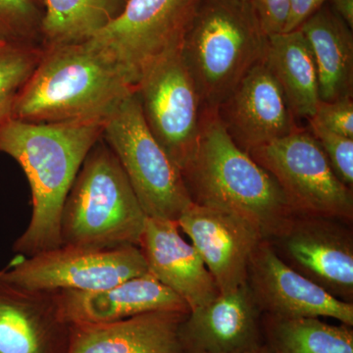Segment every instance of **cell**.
Returning <instances> with one entry per match:
<instances>
[{
  "label": "cell",
  "mask_w": 353,
  "mask_h": 353,
  "mask_svg": "<svg viewBox=\"0 0 353 353\" xmlns=\"http://www.w3.org/2000/svg\"><path fill=\"white\" fill-rule=\"evenodd\" d=\"M105 120L0 122V152L17 161L32 192V217L14 243L28 257L61 245L60 220L65 199L88 152L102 139Z\"/></svg>",
  "instance_id": "obj_1"
},
{
  "label": "cell",
  "mask_w": 353,
  "mask_h": 353,
  "mask_svg": "<svg viewBox=\"0 0 353 353\" xmlns=\"http://www.w3.org/2000/svg\"><path fill=\"white\" fill-rule=\"evenodd\" d=\"M181 173L194 203L245 218L265 240L296 216L274 176L234 143L217 109H203L196 150Z\"/></svg>",
  "instance_id": "obj_2"
},
{
  "label": "cell",
  "mask_w": 353,
  "mask_h": 353,
  "mask_svg": "<svg viewBox=\"0 0 353 353\" xmlns=\"http://www.w3.org/2000/svg\"><path fill=\"white\" fill-rule=\"evenodd\" d=\"M43 48L38 66L14 99L11 117L15 119L104 120L136 90L124 70L88 41Z\"/></svg>",
  "instance_id": "obj_3"
},
{
  "label": "cell",
  "mask_w": 353,
  "mask_h": 353,
  "mask_svg": "<svg viewBox=\"0 0 353 353\" xmlns=\"http://www.w3.org/2000/svg\"><path fill=\"white\" fill-rule=\"evenodd\" d=\"M267 36L245 0H201L182 43V55L202 108L218 109L261 61Z\"/></svg>",
  "instance_id": "obj_4"
},
{
  "label": "cell",
  "mask_w": 353,
  "mask_h": 353,
  "mask_svg": "<svg viewBox=\"0 0 353 353\" xmlns=\"http://www.w3.org/2000/svg\"><path fill=\"white\" fill-rule=\"evenodd\" d=\"M146 218L120 162L101 139L88 152L65 199L61 245L139 246Z\"/></svg>",
  "instance_id": "obj_5"
},
{
  "label": "cell",
  "mask_w": 353,
  "mask_h": 353,
  "mask_svg": "<svg viewBox=\"0 0 353 353\" xmlns=\"http://www.w3.org/2000/svg\"><path fill=\"white\" fill-rule=\"evenodd\" d=\"M148 217L178 221L192 203L180 169L146 124L136 90L109 114L103 136Z\"/></svg>",
  "instance_id": "obj_6"
},
{
  "label": "cell",
  "mask_w": 353,
  "mask_h": 353,
  "mask_svg": "<svg viewBox=\"0 0 353 353\" xmlns=\"http://www.w3.org/2000/svg\"><path fill=\"white\" fill-rule=\"evenodd\" d=\"M248 153L277 181L296 214L352 224L353 189L336 175L309 130L299 127L284 138Z\"/></svg>",
  "instance_id": "obj_7"
},
{
  "label": "cell",
  "mask_w": 353,
  "mask_h": 353,
  "mask_svg": "<svg viewBox=\"0 0 353 353\" xmlns=\"http://www.w3.org/2000/svg\"><path fill=\"white\" fill-rule=\"evenodd\" d=\"M181 48L163 53L141 72L136 94L150 132L182 171L196 150L203 108Z\"/></svg>",
  "instance_id": "obj_8"
},
{
  "label": "cell",
  "mask_w": 353,
  "mask_h": 353,
  "mask_svg": "<svg viewBox=\"0 0 353 353\" xmlns=\"http://www.w3.org/2000/svg\"><path fill=\"white\" fill-rule=\"evenodd\" d=\"M148 274L138 245L90 248L61 245L0 270V278L25 289L97 292Z\"/></svg>",
  "instance_id": "obj_9"
},
{
  "label": "cell",
  "mask_w": 353,
  "mask_h": 353,
  "mask_svg": "<svg viewBox=\"0 0 353 353\" xmlns=\"http://www.w3.org/2000/svg\"><path fill=\"white\" fill-rule=\"evenodd\" d=\"M201 0H127L119 15L88 39L124 70L136 88L141 72L182 46Z\"/></svg>",
  "instance_id": "obj_10"
},
{
  "label": "cell",
  "mask_w": 353,
  "mask_h": 353,
  "mask_svg": "<svg viewBox=\"0 0 353 353\" xmlns=\"http://www.w3.org/2000/svg\"><path fill=\"white\" fill-rule=\"evenodd\" d=\"M350 223L296 214L276 238L267 240L278 256L330 294L353 303V233Z\"/></svg>",
  "instance_id": "obj_11"
},
{
  "label": "cell",
  "mask_w": 353,
  "mask_h": 353,
  "mask_svg": "<svg viewBox=\"0 0 353 353\" xmlns=\"http://www.w3.org/2000/svg\"><path fill=\"white\" fill-rule=\"evenodd\" d=\"M246 283L263 315L328 317L353 326V303L336 299L290 268L267 240L260 241L252 253Z\"/></svg>",
  "instance_id": "obj_12"
},
{
  "label": "cell",
  "mask_w": 353,
  "mask_h": 353,
  "mask_svg": "<svg viewBox=\"0 0 353 353\" xmlns=\"http://www.w3.org/2000/svg\"><path fill=\"white\" fill-rule=\"evenodd\" d=\"M176 223L201 255L220 294L245 284L252 253L265 240L259 228L231 211L194 202Z\"/></svg>",
  "instance_id": "obj_13"
},
{
  "label": "cell",
  "mask_w": 353,
  "mask_h": 353,
  "mask_svg": "<svg viewBox=\"0 0 353 353\" xmlns=\"http://www.w3.org/2000/svg\"><path fill=\"white\" fill-rule=\"evenodd\" d=\"M217 113L234 143L246 152L299 128L282 88L264 59L243 77Z\"/></svg>",
  "instance_id": "obj_14"
},
{
  "label": "cell",
  "mask_w": 353,
  "mask_h": 353,
  "mask_svg": "<svg viewBox=\"0 0 353 353\" xmlns=\"http://www.w3.org/2000/svg\"><path fill=\"white\" fill-rule=\"evenodd\" d=\"M262 314L248 283L192 309L181 328L185 353H243L263 343Z\"/></svg>",
  "instance_id": "obj_15"
},
{
  "label": "cell",
  "mask_w": 353,
  "mask_h": 353,
  "mask_svg": "<svg viewBox=\"0 0 353 353\" xmlns=\"http://www.w3.org/2000/svg\"><path fill=\"white\" fill-rule=\"evenodd\" d=\"M70 334L55 292L25 289L0 278V353H68Z\"/></svg>",
  "instance_id": "obj_16"
},
{
  "label": "cell",
  "mask_w": 353,
  "mask_h": 353,
  "mask_svg": "<svg viewBox=\"0 0 353 353\" xmlns=\"http://www.w3.org/2000/svg\"><path fill=\"white\" fill-rule=\"evenodd\" d=\"M148 274L178 294L190 310L219 296L215 280L175 221L148 217L139 241Z\"/></svg>",
  "instance_id": "obj_17"
},
{
  "label": "cell",
  "mask_w": 353,
  "mask_h": 353,
  "mask_svg": "<svg viewBox=\"0 0 353 353\" xmlns=\"http://www.w3.org/2000/svg\"><path fill=\"white\" fill-rule=\"evenodd\" d=\"M55 294L60 314L70 325L114 322L152 311H190L185 301L150 274L97 292Z\"/></svg>",
  "instance_id": "obj_18"
},
{
  "label": "cell",
  "mask_w": 353,
  "mask_h": 353,
  "mask_svg": "<svg viewBox=\"0 0 353 353\" xmlns=\"http://www.w3.org/2000/svg\"><path fill=\"white\" fill-rule=\"evenodd\" d=\"M188 314L152 311L118 321L71 325L68 353H185L181 328Z\"/></svg>",
  "instance_id": "obj_19"
},
{
  "label": "cell",
  "mask_w": 353,
  "mask_h": 353,
  "mask_svg": "<svg viewBox=\"0 0 353 353\" xmlns=\"http://www.w3.org/2000/svg\"><path fill=\"white\" fill-rule=\"evenodd\" d=\"M312 51L322 101L352 97V29L333 9L323 6L299 28Z\"/></svg>",
  "instance_id": "obj_20"
},
{
  "label": "cell",
  "mask_w": 353,
  "mask_h": 353,
  "mask_svg": "<svg viewBox=\"0 0 353 353\" xmlns=\"http://www.w3.org/2000/svg\"><path fill=\"white\" fill-rule=\"evenodd\" d=\"M263 59L296 119L312 117L320 102L319 83L312 51L301 30L267 37Z\"/></svg>",
  "instance_id": "obj_21"
},
{
  "label": "cell",
  "mask_w": 353,
  "mask_h": 353,
  "mask_svg": "<svg viewBox=\"0 0 353 353\" xmlns=\"http://www.w3.org/2000/svg\"><path fill=\"white\" fill-rule=\"evenodd\" d=\"M127 0H43V46L83 43L115 19Z\"/></svg>",
  "instance_id": "obj_22"
},
{
  "label": "cell",
  "mask_w": 353,
  "mask_h": 353,
  "mask_svg": "<svg viewBox=\"0 0 353 353\" xmlns=\"http://www.w3.org/2000/svg\"><path fill=\"white\" fill-rule=\"evenodd\" d=\"M264 343L274 353H353L350 325H332L320 318L262 316Z\"/></svg>",
  "instance_id": "obj_23"
},
{
  "label": "cell",
  "mask_w": 353,
  "mask_h": 353,
  "mask_svg": "<svg viewBox=\"0 0 353 353\" xmlns=\"http://www.w3.org/2000/svg\"><path fill=\"white\" fill-rule=\"evenodd\" d=\"M44 48L32 43L0 46V103L12 99L34 73Z\"/></svg>",
  "instance_id": "obj_24"
},
{
  "label": "cell",
  "mask_w": 353,
  "mask_h": 353,
  "mask_svg": "<svg viewBox=\"0 0 353 353\" xmlns=\"http://www.w3.org/2000/svg\"><path fill=\"white\" fill-rule=\"evenodd\" d=\"M41 18L38 0H0V41L37 44Z\"/></svg>",
  "instance_id": "obj_25"
},
{
  "label": "cell",
  "mask_w": 353,
  "mask_h": 353,
  "mask_svg": "<svg viewBox=\"0 0 353 353\" xmlns=\"http://www.w3.org/2000/svg\"><path fill=\"white\" fill-rule=\"evenodd\" d=\"M309 132L321 145L339 179L353 189V139L341 136L308 121Z\"/></svg>",
  "instance_id": "obj_26"
},
{
  "label": "cell",
  "mask_w": 353,
  "mask_h": 353,
  "mask_svg": "<svg viewBox=\"0 0 353 353\" xmlns=\"http://www.w3.org/2000/svg\"><path fill=\"white\" fill-rule=\"evenodd\" d=\"M307 121L341 136L353 139L352 97L334 101H320L314 115Z\"/></svg>",
  "instance_id": "obj_27"
},
{
  "label": "cell",
  "mask_w": 353,
  "mask_h": 353,
  "mask_svg": "<svg viewBox=\"0 0 353 353\" xmlns=\"http://www.w3.org/2000/svg\"><path fill=\"white\" fill-rule=\"evenodd\" d=\"M267 37L284 32L289 0H250Z\"/></svg>",
  "instance_id": "obj_28"
},
{
  "label": "cell",
  "mask_w": 353,
  "mask_h": 353,
  "mask_svg": "<svg viewBox=\"0 0 353 353\" xmlns=\"http://www.w3.org/2000/svg\"><path fill=\"white\" fill-rule=\"evenodd\" d=\"M326 1L327 0H289L284 32H292L299 29L310 16L319 10Z\"/></svg>",
  "instance_id": "obj_29"
},
{
  "label": "cell",
  "mask_w": 353,
  "mask_h": 353,
  "mask_svg": "<svg viewBox=\"0 0 353 353\" xmlns=\"http://www.w3.org/2000/svg\"><path fill=\"white\" fill-rule=\"evenodd\" d=\"M334 11L347 23L348 27H353V0H331Z\"/></svg>",
  "instance_id": "obj_30"
},
{
  "label": "cell",
  "mask_w": 353,
  "mask_h": 353,
  "mask_svg": "<svg viewBox=\"0 0 353 353\" xmlns=\"http://www.w3.org/2000/svg\"><path fill=\"white\" fill-rule=\"evenodd\" d=\"M14 99H15V97H12V99H6V101H2L0 103V122L11 117V115H12Z\"/></svg>",
  "instance_id": "obj_31"
},
{
  "label": "cell",
  "mask_w": 353,
  "mask_h": 353,
  "mask_svg": "<svg viewBox=\"0 0 353 353\" xmlns=\"http://www.w3.org/2000/svg\"><path fill=\"white\" fill-rule=\"evenodd\" d=\"M243 353H274L273 350H271L266 343H262L257 347L252 348V350H248V352Z\"/></svg>",
  "instance_id": "obj_32"
},
{
  "label": "cell",
  "mask_w": 353,
  "mask_h": 353,
  "mask_svg": "<svg viewBox=\"0 0 353 353\" xmlns=\"http://www.w3.org/2000/svg\"><path fill=\"white\" fill-rule=\"evenodd\" d=\"M2 43H3V41H0V46H1Z\"/></svg>",
  "instance_id": "obj_33"
},
{
  "label": "cell",
  "mask_w": 353,
  "mask_h": 353,
  "mask_svg": "<svg viewBox=\"0 0 353 353\" xmlns=\"http://www.w3.org/2000/svg\"><path fill=\"white\" fill-rule=\"evenodd\" d=\"M245 1H250V0H245Z\"/></svg>",
  "instance_id": "obj_34"
},
{
  "label": "cell",
  "mask_w": 353,
  "mask_h": 353,
  "mask_svg": "<svg viewBox=\"0 0 353 353\" xmlns=\"http://www.w3.org/2000/svg\"><path fill=\"white\" fill-rule=\"evenodd\" d=\"M196 353H204V352H196Z\"/></svg>",
  "instance_id": "obj_35"
}]
</instances>
